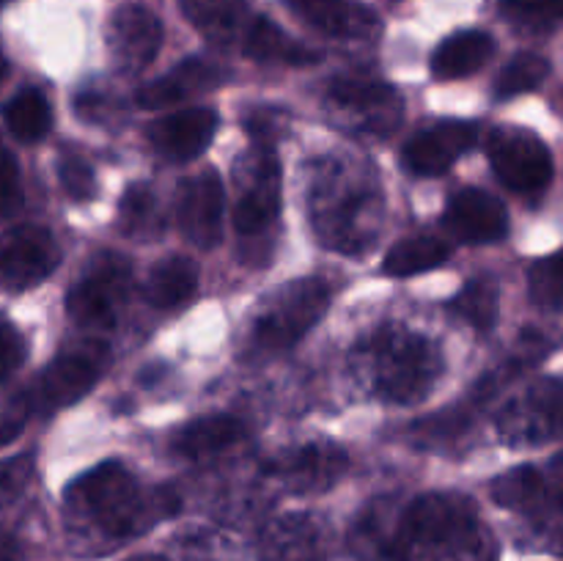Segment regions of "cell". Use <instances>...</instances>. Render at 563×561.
Masks as SVG:
<instances>
[{
	"label": "cell",
	"instance_id": "cell-18",
	"mask_svg": "<svg viewBox=\"0 0 563 561\" xmlns=\"http://www.w3.org/2000/svg\"><path fill=\"white\" fill-rule=\"evenodd\" d=\"M445 226L462 242H495L509 231V215L493 193L465 187L445 207Z\"/></svg>",
	"mask_w": 563,
	"mask_h": 561
},
{
	"label": "cell",
	"instance_id": "cell-44",
	"mask_svg": "<svg viewBox=\"0 0 563 561\" xmlns=\"http://www.w3.org/2000/svg\"><path fill=\"white\" fill-rule=\"evenodd\" d=\"M0 561H22V544L9 534H0Z\"/></svg>",
	"mask_w": 563,
	"mask_h": 561
},
{
	"label": "cell",
	"instance_id": "cell-2",
	"mask_svg": "<svg viewBox=\"0 0 563 561\" xmlns=\"http://www.w3.org/2000/svg\"><path fill=\"white\" fill-rule=\"evenodd\" d=\"M64 504L69 517L80 520L102 539L121 542L174 515L179 509V495L170 487L143 493L135 476L121 462L110 460L80 473L66 487Z\"/></svg>",
	"mask_w": 563,
	"mask_h": 561
},
{
	"label": "cell",
	"instance_id": "cell-3",
	"mask_svg": "<svg viewBox=\"0 0 563 561\" xmlns=\"http://www.w3.org/2000/svg\"><path fill=\"white\" fill-rule=\"evenodd\" d=\"M308 209L319 242L346 256L372 251L383 231L385 198L372 168L346 160H324L313 170Z\"/></svg>",
	"mask_w": 563,
	"mask_h": 561
},
{
	"label": "cell",
	"instance_id": "cell-33",
	"mask_svg": "<svg viewBox=\"0 0 563 561\" xmlns=\"http://www.w3.org/2000/svg\"><path fill=\"white\" fill-rule=\"evenodd\" d=\"M449 311L471 328L487 333L498 319V289L489 280H471V284L462 286L460 295L451 297Z\"/></svg>",
	"mask_w": 563,
	"mask_h": 561
},
{
	"label": "cell",
	"instance_id": "cell-15",
	"mask_svg": "<svg viewBox=\"0 0 563 561\" xmlns=\"http://www.w3.org/2000/svg\"><path fill=\"white\" fill-rule=\"evenodd\" d=\"M223 182L218 174L203 170L181 182L176 196V220L185 240L201 251L218 245L223 231Z\"/></svg>",
	"mask_w": 563,
	"mask_h": 561
},
{
	"label": "cell",
	"instance_id": "cell-17",
	"mask_svg": "<svg viewBox=\"0 0 563 561\" xmlns=\"http://www.w3.org/2000/svg\"><path fill=\"white\" fill-rule=\"evenodd\" d=\"M214 132H218V113L209 108H190L154 121L148 127V141L165 160L187 163L212 143Z\"/></svg>",
	"mask_w": 563,
	"mask_h": 561
},
{
	"label": "cell",
	"instance_id": "cell-47",
	"mask_svg": "<svg viewBox=\"0 0 563 561\" xmlns=\"http://www.w3.org/2000/svg\"><path fill=\"white\" fill-rule=\"evenodd\" d=\"M291 3H302V0H291Z\"/></svg>",
	"mask_w": 563,
	"mask_h": 561
},
{
	"label": "cell",
	"instance_id": "cell-37",
	"mask_svg": "<svg viewBox=\"0 0 563 561\" xmlns=\"http://www.w3.org/2000/svg\"><path fill=\"white\" fill-rule=\"evenodd\" d=\"M473 416V407H454V410H443L438 416L427 418L416 427V438L421 443H443V440L456 438L460 432H465L467 424H471Z\"/></svg>",
	"mask_w": 563,
	"mask_h": 561
},
{
	"label": "cell",
	"instance_id": "cell-26",
	"mask_svg": "<svg viewBox=\"0 0 563 561\" xmlns=\"http://www.w3.org/2000/svg\"><path fill=\"white\" fill-rule=\"evenodd\" d=\"M242 50H245L247 58L262 61V64L308 66L319 61V53H313L306 44H297L295 38L286 36V33L280 31L273 20H267V16L251 20L245 36H242Z\"/></svg>",
	"mask_w": 563,
	"mask_h": 561
},
{
	"label": "cell",
	"instance_id": "cell-42",
	"mask_svg": "<svg viewBox=\"0 0 563 561\" xmlns=\"http://www.w3.org/2000/svg\"><path fill=\"white\" fill-rule=\"evenodd\" d=\"M31 402L27 394L9 396V399H0V446L11 443L16 435L25 429L27 416H31Z\"/></svg>",
	"mask_w": 563,
	"mask_h": 561
},
{
	"label": "cell",
	"instance_id": "cell-25",
	"mask_svg": "<svg viewBox=\"0 0 563 561\" xmlns=\"http://www.w3.org/2000/svg\"><path fill=\"white\" fill-rule=\"evenodd\" d=\"M401 506L405 504L396 498H377L357 515L350 531V548L355 550L357 559L385 561Z\"/></svg>",
	"mask_w": 563,
	"mask_h": 561
},
{
	"label": "cell",
	"instance_id": "cell-23",
	"mask_svg": "<svg viewBox=\"0 0 563 561\" xmlns=\"http://www.w3.org/2000/svg\"><path fill=\"white\" fill-rule=\"evenodd\" d=\"M245 438V424L234 416H207L187 424L174 438V454L185 460H209Z\"/></svg>",
	"mask_w": 563,
	"mask_h": 561
},
{
	"label": "cell",
	"instance_id": "cell-13",
	"mask_svg": "<svg viewBox=\"0 0 563 561\" xmlns=\"http://www.w3.org/2000/svg\"><path fill=\"white\" fill-rule=\"evenodd\" d=\"M346 468H350V457L341 446L308 443L275 457L267 468V476L284 493L313 495L339 484Z\"/></svg>",
	"mask_w": 563,
	"mask_h": 561
},
{
	"label": "cell",
	"instance_id": "cell-21",
	"mask_svg": "<svg viewBox=\"0 0 563 561\" xmlns=\"http://www.w3.org/2000/svg\"><path fill=\"white\" fill-rule=\"evenodd\" d=\"M262 561H322V534L311 517L289 515L262 534Z\"/></svg>",
	"mask_w": 563,
	"mask_h": 561
},
{
	"label": "cell",
	"instance_id": "cell-9",
	"mask_svg": "<svg viewBox=\"0 0 563 561\" xmlns=\"http://www.w3.org/2000/svg\"><path fill=\"white\" fill-rule=\"evenodd\" d=\"M108 346L102 341H86V344H75L71 350H66L25 391L31 410L53 413L58 407L75 405L97 385V380L108 369Z\"/></svg>",
	"mask_w": 563,
	"mask_h": 561
},
{
	"label": "cell",
	"instance_id": "cell-39",
	"mask_svg": "<svg viewBox=\"0 0 563 561\" xmlns=\"http://www.w3.org/2000/svg\"><path fill=\"white\" fill-rule=\"evenodd\" d=\"M31 476H33V457L20 454L0 462V509L14 504V501L25 493Z\"/></svg>",
	"mask_w": 563,
	"mask_h": 561
},
{
	"label": "cell",
	"instance_id": "cell-12",
	"mask_svg": "<svg viewBox=\"0 0 563 561\" xmlns=\"http://www.w3.org/2000/svg\"><path fill=\"white\" fill-rule=\"evenodd\" d=\"M58 264V242L42 226H16L0 234V289H31L49 278Z\"/></svg>",
	"mask_w": 563,
	"mask_h": 561
},
{
	"label": "cell",
	"instance_id": "cell-16",
	"mask_svg": "<svg viewBox=\"0 0 563 561\" xmlns=\"http://www.w3.org/2000/svg\"><path fill=\"white\" fill-rule=\"evenodd\" d=\"M476 143V127L467 121H440L410 138L401 152L405 168L418 176H440Z\"/></svg>",
	"mask_w": 563,
	"mask_h": 561
},
{
	"label": "cell",
	"instance_id": "cell-24",
	"mask_svg": "<svg viewBox=\"0 0 563 561\" xmlns=\"http://www.w3.org/2000/svg\"><path fill=\"white\" fill-rule=\"evenodd\" d=\"M495 53V42L487 31H462L445 38L432 55V75L438 80H460L482 69Z\"/></svg>",
	"mask_w": 563,
	"mask_h": 561
},
{
	"label": "cell",
	"instance_id": "cell-40",
	"mask_svg": "<svg viewBox=\"0 0 563 561\" xmlns=\"http://www.w3.org/2000/svg\"><path fill=\"white\" fill-rule=\"evenodd\" d=\"M22 207V179L14 154L0 148V220L11 218Z\"/></svg>",
	"mask_w": 563,
	"mask_h": 561
},
{
	"label": "cell",
	"instance_id": "cell-34",
	"mask_svg": "<svg viewBox=\"0 0 563 561\" xmlns=\"http://www.w3.org/2000/svg\"><path fill=\"white\" fill-rule=\"evenodd\" d=\"M550 75V61L539 53H520L500 69L495 80V97L511 99L520 94L537 91Z\"/></svg>",
	"mask_w": 563,
	"mask_h": 561
},
{
	"label": "cell",
	"instance_id": "cell-14",
	"mask_svg": "<svg viewBox=\"0 0 563 561\" xmlns=\"http://www.w3.org/2000/svg\"><path fill=\"white\" fill-rule=\"evenodd\" d=\"M163 47V22L152 9L126 3L115 9L108 25V50L115 69L126 77H135L152 66Z\"/></svg>",
	"mask_w": 563,
	"mask_h": 561
},
{
	"label": "cell",
	"instance_id": "cell-35",
	"mask_svg": "<svg viewBox=\"0 0 563 561\" xmlns=\"http://www.w3.org/2000/svg\"><path fill=\"white\" fill-rule=\"evenodd\" d=\"M528 286L539 306L563 308V251L539 258L528 273Z\"/></svg>",
	"mask_w": 563,
	"mask_h": 561
},
{
	"label": "cell",
	"instance_id": "cell-30",
	"mask_svg": "<svg viewBox=\"0 0 563 561\" xmlns=\"http://www.w3.org/2000/svg\"><path fill=\"white\" fill-rule=\"evenodd\" d=\"M5 127H9L11 135L22 143H36L42 141L49 132L53 124V110H49L47 97L36 88H25L16 97L9 99V105L3 108Z\"/></svg>",
	"mask_w": 563,
	"mask_h": 561
},
{
	"label": "cell",
	"instance_id": "cell-46",
	"mask_svg": "<svg viewBox=\"0 0 563 561\" xmlns=\"http://www.w3.org/2000/svg\"><path fill=\"white\" fill-rule=\"evenodd\" d=\"M126 561H168V559H163V556H132V559Z\"/></svg>",
	"mask_w": 563,
	"mask_h": 561
},
{
	"label": "cell",
	"instance_id": "cell-8",
	"mask_svg": "<svg viewBox=\"0 0 563 561\" xmlns=\"http://www.w3.org/2000/svg\"><path fill=\"white\" fill-rule=\"evenodd\" d=\"M240 201L234 226L247 242L267 240L280 212V168L269 146H253L234 168Z\"/></svg>",
	"mask_w": 563,
	"mask_h": 561
},
{
	"label": "cell",
	"instance_id": "cell-28",
	"mask_svg": "<svg viewBox=\"0 0 563 561\" xmlns=\"http://www.w3.org/2000/svg\"><path fill=\"white\" fill-rule=\"evenodd\" d=\"M522 517L528 520L531 537L539 548L563 556V460L553 465V476H548L542 498Z\"/></svg>",
	"mask_w": 563,
	"mask_h": 561
},
{
	"label": "cell",
	"instance_id": "cell-19",
	"mask_svg": "<svg viewBox=\"0 0 563 561\" xmlns=\"http://www.w3.org/2000/svg\"><path fill=\"white\" fill-rule=\"evenodd\" d=\"M225 80V72L207 58H187L176 69L163 75L159 80L148 82L137 91L141 108H170V105L187 102V99L203 97L207 91L218 88Z\"/></svg>",
	"mask_w": 563,
	"mask_h": 561
},
{
	"label": "cell",
	"instance_id": "cell-32",
	"mask_svg": "<svg viewBox=\"0 0 563 561\" xmlns=\"http://www.w3.org/2000/svg\"><path fill=\"white\" fill-rule=\"evenodd\" d=\"M544 484H548V476H544L539 468H511V471H506L504 476H498L493 482V498L495 504L504 506V509L526 515V512H531L533 504L542 498Z\"/></svg>",
	"mask_w": 563,
	"mask_h": 561
},
{
	"label": "cell",
	"instance_id": "cell-10",
	"mask_svg": "<svg viewBox=\"0 0 563 561\" xmlns=\"http://www.w3.org/2000/svg\"><path fill=\"white\" fill-rule=\"evenodd\" d=\"M500 435L511 446H542L563 438V380H537L517 394L500 413Z\"/></svg>",
	"mask_w": 563,
	"mask_h": 561
},
{
	"label": "cell",
	"instance_id": "cell-6",
	"mask_svg": "<svg viewBox=\"0 0 563 561\" xmlns=\"http://www.w3.org/2000/svg\"><path fill=\"white\" fill-rule=\"evenodd\" d=\"M328 113L335 124L363 141L388 138L399 127L405 105L396 88L372 77H341L328 88Z\"/></svg>",
	"mask_w": 563,
	"mask_h": 561
},
{
	"label": "cell",
	"instance_id": "cell-27",
	"mask_svg": "<svg viewBox=\"0 0 563 561\" xmlns=\"http://www.w3.org/2000/svg\"><path fill=\"white\" fill-rule=\"evenodd\" d=\"M198 289V264L187 256H165L146 278V300L154 308H176Z\"/></svg>",
	"mask_w": 563,
	"mask_h": 561
},
{
	"label": "cell",
	"instance_id": "cell-31",
	"mask_svg": "<svg viewBox=\"0 0 563 561\" xmlns=\"http://www.w3.org/2000/svg\"><path fill=\"white\" fill-rule=\"evenodd\" d=\"M119 229L135 240L157 237L163 231V209L157 196L148 185H132L121 196L119 204Z\"/></svg>",
	"mask_w": 563,
	"mask_h": 561
},
{
	"label": "cell",
	"instance_id": "cell-45",
	"mask_svg": "<svg viewBox=\"0 0 563 561\" xmlns=\"http://www.w3.org/2000/svg\"><path fill=\"white\" fill-rule=\"evenodd\" d=\"M5 75H9V61H5V55L0 53V82L5 80Z\"/></svg>",
	"mask_w": 563,
	"mask_h": 561
},
{
	"label": "cell",
	"instance_id": "cell-48",
	"mask_svg": "<svg viewBox=\"0 0 563 561\" xmlns=\"http://www.w3.org/2000/svg\"><path fill=\"white\" fill-rule=\"evenodd\" d=\"M0 3H5V0H0Z\"/></svg>",
	"mask_w": 563,
	"mask_h": 561
},
{
	"label": "cell",
	"instance_id": "cell-11",
	"mask_svg": "<svg viewBox=\"0 0 563 561\" xmlns=\"http://www.w3.org/2000/svg\"><path fill=\"white\" fill-rule=\"evenodd\" d=\"M489 163L509 190L542 193L553 179V157L539 135L522 127H500L489 135Z\"/></svg>",
	"mask_w": 563,
	"mask_h": 561
},
{
	"label": "cell",
	"instance_id": "cell-41",
	"mask_svg": "<svg viewBox=\"0 0 563 561\" xmlns=\"http://www.w3.org/2000/svg\"><path fill=\"white\" fill-rule=\"evenodd\" d=\"M25 355L27 344L25 339H22V333L9 322V319L0 317V380L11 377V374L22 366Z\"/></svg>",
	"mask_w": 563,
	"mask_h": 561
},
{
	"label": "cell",
	"instance_id": "cell-5",
	"mask_svg": "<svg viewBox=\"0 0 563 561\" xmlns=\"http://www.w3.org/2000/svg\"><path fill=\"white\" fill-rule=\"evenodd\" d=\"M330 306V289L319 278H297L275 292L253 324L251 346L258 355L289 350L322 319Z\"/></svg>",
	"mask_w": 563,
	"mask_h": 561
},
{
	"label": "cell",
	"instance_id": "cell-20",
	"mask_svg": "<svg viewBox=\"0 0 563 561\" xmlns=\"http://www.w3.org/2000/svg\"><path fill=\"white\" fill-rule=\"evenodd\" d=\"M179 6L187 22L220 47L242 42L251 25L245 0H179Z\"/></svg>",
	"mask_w": 563,
	"mask_h": 561
},
{
	"label": "cell",
	"instance_id": "cell-22",
	"mask_svg": "<svg viewBox=\"0 0 563 561\" xmlns=\"http://www.w3.org/2000/svg\"><path fill=\"white\" fill-rule=\"evenodd\" d=\"M295 9L322 33L339 38H368L379 31V20L372 9L352 0H302Z\"/></svg>",
	"mask_w": 563,
	"mask_h": 561
},
{
	"label": "cell",
	"instance_id": "cell-38",
	"mask_svg": "<svg viewBox=\"0 0 563 561\" xmlns=\"http://www.w3.org/2000/svg\"><path fill=\"white\" fill-rule=\"evenodd\" d=\"M500 11L522 25H553L563 20V0H500Z\"/></svg>",
	"mask_w": 563,
	"mask_h": 561
},
{
	"label": "cell",
	"instance_id": "cell-36",
	"mask_svg": "<svg viewBox=\"0 0 563 561\" xmlns=\"http://www.w3.org/2000/svg\"><path fill=\"white\" fill-rule=\"evenodd\" d=\"M58 182L71 201H91L97 196V174L82 157L66 154L58 163Z\"/></svg>",
	"mask_w": 563,
	"mask_h": 561
},
{
	"label": "cell",
	"instance_id": "cell-29",
	"mask_svg": "<svg viewBox=\"0 0 563 561\" xmlns=\"http://www.w3.org/2000/svg\"><path fill=\"white\" fill-rule=\"evenodd\" d=\"M449 258V245L438 237H405L385 253L383 273L390 278H410L429 273Z\"/></svg>",
	"mask_w": 563,
	"mask_h": 561
},
{
	"label": "cell",
	"instance_id": "cell-43",
	"mask_svg": "<svg viewBox=\"0 0 563 561\" xmlns=\"http://www.w3.org/2000/svg\"><path fill=\"white\" fill-rule=\"evenodd\" d=\"M247 132L256 138L258 146H273L278 141L280 130L286 127V113L284 110H269V108H256L245 119Z\"/></svg>",
	"mask_w": 563,
	"mask_h": 561
},
{
	"label": "cell",
	"instance_id": "cell-4",
	"mask_svg": "<svg viewBox=\"0 0 563 561\" xmlns=\"http://www.w3.org/2000/svg\"><path fill=\"white\" fill-rule=\"evenodd\" d=\"M443 374L438 344L405 328H383L366 344V377L374 394L394 405H416Z\"/></svg>",
	"mask_w": 563,
	"mask_h": 561
},
{
	"label": "cell",
	"instance_id": "cell-1",
	"mask_svg": "<svg viewBox=\"0 0 563 561\" xmlns=\"http://www.w3.org/2000/svg\"><path fill=\"white\" fill-rule=\"evenodd\" d=\"M385 561H498V544L465 495L427 493L401 506Z\"/></svg>",
	"mask_w": 563,
	"mask_h": 561
},
{
	"label": "cell",
	"instance_id": "cell-7",
	"mask_svg": "<svg viewBox=\"0 0 563 561\" xmlns=\"http://www.w3.org/2000/svg\"><path fill=\"white\" fill-rule=\"evenodd\" d=\"M130 289V262L121 253H99L66 295V314L80 328H113Z\"/></svg>",
	"mask_w": 563,
	"mask_h": 561
}]
</instances>
